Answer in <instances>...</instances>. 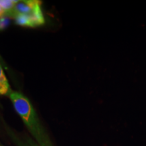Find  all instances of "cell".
Masks as SVG:
<instances>
[{"instance_id":"6da1fadb","label":"cell","mask_w":146,"mask_h":146,"mask_svg":"<svg viewBox=\"0 0 146 146\" xmlns=\"http://www.w3.org/2000/svg\"><path fill=\"white\" fill-rule=\"evenodd\" d=\"M41 4L39 0H8L4 17L22 27H40L45 22Z\"/></svg>"},{"instance_id":"7a4b0ae2","label":"cell","mask_w":146,"mask_h":146,"mask_svg":"<svg viewBox=\"0 0 146 146\" xmlns=\"http://www.w3.org/2000/svg\"><path fill=\"white\" fill-rule=\"evenodd\" d=\"M8 97L16 112L39 144V146H53L50 138L40 123L33 106L28 98L21 92L14 91H12Z\"/></svg>"},{"instance_id":"3957f363","label":"cell","mask_w":146,"mask_h":146,"mask_svg":"<svg viewBox=\"0 0 146 146\" xmlns=\"http://www.w3.org/2000/svg\"><path fill=\"white\" fill-rule=\"evenodd\" d=\"M12 90L7 79L4 71L0 64V96H8L10 94Z\"/></svg>"},{"instance_id":"277c9868","label":"cell","mask_w":146,"mask_h":146,"mask_svg":"<svg viewBox=\"0 0 146 146\" xmlns=\"http://www.w3.org/2000/svg\"><path fill=\"white\" fill-rule=\"evenodd\" d=\"M11 133V132H10ZM12 134V137L14 141L16 143L18 146H31L28 143H25V142L22 141L20 139H18L14 133H11Z\"/></svg>"},{"instance_id":"5b68a950","label":"cell","mask_w":146,"mask_h":146,"mask_svg":"<svg viewBox=\"0 0 146 146\" xmlns=\"http://www.w3.org/2000/svg\"><path fill=\"white\" fill-rule=\"evenodd\" d=\"M28 143H29V145H30L31 146H38L37 145H36V144L33 141H32L31 140H30V139L28 140Z\"/></svg>"}]
</instances>
